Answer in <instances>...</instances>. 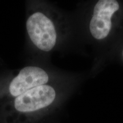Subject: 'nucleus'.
Returning <instances> with one entry per match:
<instances>
[{
  "mask_svg": "<svg viewBox=\"0 0 123 123\" xmlns=\"http://www.w3.org/2000/svg\"><path fill=\"white\" fill-rule=\"evenodd\" d=\"M56 97V91L51 86H38L4 105V111L11 122L25 121L50 107Z\"/></svg>",
  "mask_w": 123,
  "mask_h": 123,
  "instance_id": "nucleus-1",
  "label": "nucleus"
},
{
  "mask_svg": "<svg viewBox=\"0 0 123 123\" xmlns=\"http://www.w3.org/2000/svg\"><path fill=\"white\" fill-rule=\"evenodd\" d=\"M49 80L48 73L41 67L26 66L14 76L0 79V104L5 105L34 87L47 84Z\"/></svg>",
  "mask_w": 123,
  "mask_h": 123,
  "instance_id": "nucleus-2",
  "label": "nucleus"
},
{
  "mask_svg": "<svg viewBox=\"0 0 123 123\" xmlns=\"http://www.w3.org/2000/svg\"><path fill=\"white\" fill-rule=\"evenodd\" d=\"M26 29L30 42L38 50L49 52L55 47L57 32L54 22L36 4L27 9Z\"/></svg>",
  "mask_w": 123,
  "mask_h": 123,
  "instance_id": "nucleus-3",
  "label": "nucleus"
},
{
  "mask_svg": "<svg viewBox=\"0 0 123 123\" xmlns=\"http://www.w3.org/2000/svg\"><path fill=\"white\" fill-rule=\"evenodd\" d=\"M119 9L116 0H100L96 3L90 24V32L95 39H103L108 36L112 27V15Z\"/></svg>",
  "mask_w": 123,
  "mask_h": 123,
  "instance_id": "nucleus-4",
  "label": "nucleus"
},
{
  "mask_svg": "<svg viewBox=\"0 0 123 123\" xmlns=\"http://www.w3.org/2000/svg\"></svg>",
  "mask_w": 123,
  "mask_h": 123,
  "instance_id": "nucleus-5",
  "label": "nucleus"
}]
</instances>
